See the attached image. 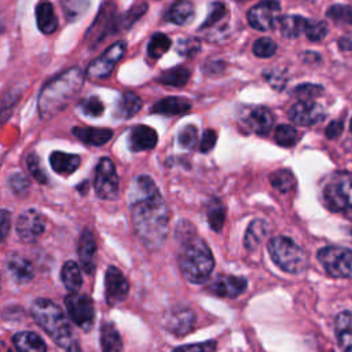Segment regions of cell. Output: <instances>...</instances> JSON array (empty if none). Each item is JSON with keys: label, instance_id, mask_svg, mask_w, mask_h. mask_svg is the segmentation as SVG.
<instances>
[{"label": "cell", "instance_id": "13", "mask_svg": "<svg viewBox=\"0 0 352 352\" xmlns=\"http://www.w3.org/2000/svg\"><path fill=\"white\" fill-rule=\"evenodd\" d=\"M129 293V283L124 274L114 265L107 267L104 274V298L111 307L120 304Z\"/></svg>", "mask_w": 352, "mask_h": 352}, {"label": "cell", "instance_id": "36", "mask_svg": "<svg viewBox=\"0 0 352 352\" xmlns=\"http://www.w3.org/2000/svg\"><path fill=\"white\" fill-rule=\"evenodd\" d=\"M147 11V4L142 3L138 6H133L132 8H129L128 11H125L124 14L118 15L116 18V25H114V33L120 32V30H126L129 29L135 22H138L140 19V16H143Z\"/></svg>", "mask_w": 352, "mask_h": 352}, {"label": "cell", "instance_id": "5", "mask_svg": "<svg viewBox=\"0 0 352 352\" xmlns=\"http://www.w3.org/2000/svg\"><path fill=\"white\" fill-rule=\"evenodd\" d=\"M267 249L272 261L285 272L297 275L308 268L307 253L289 236L278 235L271 238Z\"/></svg>", "mask_w": 352, "mask_h": 352}, {"label": "cell", "instance_id": "53", "mask_svg": "<svg viewBox=\"0 0 352 352\" xmlns=\"http://www.w3.org/2000/svg\"><path fill=\"white\" fill-rule=\"evenodd\" d=\"M344 131V122L341 120H333L327 126H326V136L329 139H337Z\"/></svg>", "mask_w": 352, "mask_h": 352}, {"label": "cell", "instance_id": "57", "mask_svg": "<svg viewBox=\"0 0 352 352\" xmlns=\"http://www.w3.org/2000/svg\"><path fill=\"white\" fill-rule=\"evenodd\" d=\"M349 128H351V132H352V118H351V122H349Z\"/></svg>", "mask_w": 352, "mask_h": 352}, {"label": "cell", "instance_id": "51", "mask_svg": "<svg viewBox=\"0 0 352 352\" xmlns=\"http://www.w3.org/2000/svg\"><path fill=\"white\" fill-rule=\"evenodd\" d=\"M201 48V43L197 38L188 37L177 43V52L184 58H192Z\"/></svg>", "mask_w": 352, "mask_h": 352}, {"label": "cell", "instance_id": "47", "mask_svg": "<svg viewBox=\"0 0 352 352\" xmlns=\"http://www.w3.org/2000/svg\"><path fill=\"white\" fill-rule=\"evenodd\" d=\"M80 109L85 116L89 117H100L104 111L103 103L98 96H89L80 102Z\"/></svg>", "mask_w": 352, "mask_h": 352}, {"label": "cell", "instance_id": "24", "mask_svg": "<svg viewBox=\"0 0 352 352\" xmlns=\"http://www.w3.org/2000/svg\"><path fill=\"white\" fill-rule=\"evenodd\" d=\"M336 336L342 352H352V312L342 311L336 316Z\"/></svg>", "mask_w": 352, "mask_h": 352}, {"label": "cell", "instance_id": "46", "mask_svg": "<svg viewBox=\"0 0 352 352\" xmlns=\"http://www.w3.org/2000/svg\"><path fill=\"white\" fill-rule=\"evenodd\" d=\"M177 142L183 148H194L198 143V131L194 125H184L177 135Z\"/></svg>", "mask_w": 352, "mask_h": 352}, {"label": "cell", "instance_id": "30", "mask_svg": "<svg viewBox=\"0 0 352 352\" xmlns=\"http://www.w3.org/2000/svg\"><path fill=\"white\" fill-rule=\"evenodd\" d=\"M60 280L69 293H77L82 285V276L80 267L76 261L69 260L60 270Z\"/></svg>", "mask_w": 352, "mask_h": 352}, {"label": "cell", "instance_id": "49", "mask_svg": "<svg viewBox=\"0 0 352 352\" xmlns=\"http://www.w3.org/2000/svg\"><path fill=\"white\" fill-rule=\"evenodd\" d=\"M217 342L214 340H208L204 342L180 345L172 349V352H216Z\"/></svg>", "mask_w": 352, "mask_h": 352}, {"label": "cell", "instance_id": "11", "mask_svg": "<svg viewBox=\"0 0 352 352\" xmlns=\"http://www.w3.org/2000/svg\"><path fill=\"white\" fill-rule=\"evenodd\" d=\"M280 4L278 0H263L248 11V22L256 30H271L280 21Z\"/></svg>", "mask_w": 352, "mask_h": 352}, {"label": "cell", "instance_id": "19", "mask_svg": "<svg viewBox=\"0 0 352 352\" xmlns=\"http://www.w3.org/2000/svg\"><path fill=\"white\" fill-rule=\"evenodd\" d=\"M128 147L131 151H143L151 150L157 146L158 135L157 132L147 125H135L128 133Z\"/></svg>", "mask_w": 352, "mask_h": 352}, {"label": "cell", "instance_id": "22", "mask_svg": "<svg viewBox=\"0 0 352 352\" xmlns=\"http://www.w3.org/2000/svg\"><path fill=\"white\" fill-rule=\"evenodd\" d=\"M36 23L41 33L52 34L58 28V18L50 0H40L36 6Z\"/></svg>", "mask_w": 352, "mask_h": 352}, {"label": "cell", "instance_id": "32", "mask_svg": "<svg viewBox=\"0 0 352 352\" xmlns=\"http://www.w3.org/2000/svg\"><path fill=\"white\" fill-rule=\"evenodd\" d=\"M142 99L133 92H125L116 104V116L121 118H131L142 109Z\"/></svg>", "mask_w": 352, "mask_h": 352}, {"label": "cell", "instance_id": "40", "mask_svg": "<svg viewBox=\"0 0 352 352\" xmlns=\"http://www.w3.org/2000/svg\"><path fill=\"white\" fill-rule=\"evenodd\" d=\"M227 18L226 4L221 1H214L210 4V10L208 12L206 19L201 25V30H212L216 25L221 23Z\"/></svg>", "mask_w": 352, "mask_h": 352}, {"label": "cell", "instance_id": "44", "mask_svg": "<svg viewBox=\"0 0 352 352\" xmlns=\"http://www.w3.org/2000/svg\"><path fill=\"white\" fill-rule=\"evenodd\" d=\"M276 52V43L270 37H260L253 43V54L257 58H271Z\"/></svg>", "mask_w": 352, "mask_h": 352}, {"label": "cell", "instance_id": "41", "mask_svg": "<svg viewBox=\"0 0 352 352\" xmlns=\"http://www.w3.org/2000/svg\"><path fill=\"white\" fill-rule=\"evenodd\" d=\"M298 140V132L294 126L280 124L275 129V142L282 147H292Z\"/></svg>", "mask_w": 352, "mask_h": 352}, {"label": "cell", "instance_id": "34", "mask_svg": "<svg viewBox=\"0 0 352 352\" xmlns=\"http://www.w3.org/2000/svg\"><path fill=\"white\" fill-rule=\"evenodd\" d=\"M206 217L210 228L220 232L226 220V208L219 198H210L206 202Z\"/></svg>", "mask_w": 352, "mask_h": 352}, {"label": "cell", "instance_id": "43", "mask_svg": "<svg viewBox=\"0 0 352 352\" xmlns=\"http://www.w3.org/2000/svg\"><path fill=\"white\" fill-rule=\"evenodd\" d=\"M304 33L311 41H320L327 36L329 29H327V25L323 21L308 19Z\"/></svg>", "mask_w": 352, "mask_h": 352}, {"label": "cell", "instance_id": "15", "mask_svg": "<svg viewBox=\"0 0 352 352\" xmlns=\"http://www.w3.org/2000/svg\"><path fill=\"white\" fill-rule=\"evenodd\" d=\"M289 118L296 125L311 126L324 118V109L315 100H298L289 109Z\"/></svg>", "mask_w": 352, "mask_h": 352}, {"label": "cell", "instance_id": "42", "mask_svg": "<svg viewBox=\"0 0 352 352\" xmlns=\"http://www.w3.org/2000/svg\"><path fill=\"white\" fill-rule=\"evenodd\" d=\"M327 18H330L333 22L342 23V25H351L352 26V7L345 4H333L326 11Z\"/></svg>", "mask_w": 352, "mask_h": 352}, {"label": "cell", "instance_id": "50", "mask_svg": "<svg viewBox=\"0 0 352 352\" xmlns=\"http://www.w3.org/2000/svg\"><path fill=\"white\" fill-rule=\"evenodd\" d=\"M8 186L16 195H25L30 187V183L23 173L15 172L8 177Z\"/></svg>", "mask_w": 352, "mask_h": 352}, {"label": "cell", "instance_id": "37", "mask_svg": "<svg viewBox=\"0 0 352 352\" xmlns=\"http://www.w3.org/2000/svg\"><path fill=\"white\" fill-rule=\"evenodd\" d=\"M271 186L279 192H289L296 187V177L289 169H278L270 175Z\"/></svg>", "mask_w": 352, "mask_h": 352}, {"label": "cell", "instance_id": "1", "mask_svg": "<svg viewBox=\"0 0 352 352\" xmlns=\"http://www.w3.org/2000/svg\"><path fill=\"white\" fill-rule=\"evenodd\" d=\"M128 204L135 235L148 249H158L168 236L170 212L150 176L140 175L133 179Z\"/></svg>", "mask_w": 352, "mask_h": 352}, {"label": "cell", "instance_id": "33", "mask_svg": "<svg viewBox=\"0 0 352 352\" xmlns=\"http://www.w3.org/2000/svg\"><path fill=\"white\" fill-rule=\"evenodd\" d=\"M307 22H308V19H305L301 15H285L279 21L280 33L283 37L296 38L301 33L305 32Z\"/></svg>", "mask_w": 352, "mask_h": 352}, {"label": "cell", "instance_id": "3", "mask_svg": "<svg viewBox=\"0 0 352 352\" xmlns=\"http://www.w3.org/2000/svg\"><path fill=\"white\" fill-rule=\"evenodd\" d=\"M84 72L80 67H70L51 78L40 91L37 109L43 120H50L59 114L74 95L81 89Z\"/></svg>", "mask_w": 352, "mask_h": 352}, {"label": "cell", "instance_id": "7", "mask_svg": "<svg viewBox=\"0 0 352 352\" xmlns=\"http://www.w3.org/2000/svg\"><path fill=\"white\" fill-rule=\"evenodd\" d=\"M318 260L326 272L334 278H352V250L342 246H324L318 252Z\"/></svg>", "mask_w": 352, "mask_h": 352}, {"label": "cell", "instance_id": "9", "mask_svg": "<svg viewBox=\"0 0 352 352\" xmlns=\"http://www.w3.org/2000/svg\"><path fill=\"white\" fill-rule=\"evenodd\" d=\"M94 188L100 199L113 201L118 197V176L111 158L102 157L96 164Z\"/></svg>", "mask_w": 352, "mask_h": 352}, {"label": "cell", "instance_id": "38", "mask_svg": "<svg viewBox=\"0 0 352 352\" xmlns=\"http://www.w3.org/2000/svg\"><path fill=\"white\" fill-rule=\"evenodd\" d=\"M172 45L170 38L164 33H154L147 44V55L151 60L160 59Z\"/></svg>", "mask_w": 352, "mask_h": 352}, {"label": "cell", "instance_id": "39", "mask_svg": "<svg viewBox=\"0 0 352 352\" xmlns=\"http://www.w3.org/2000/svg\"><path fill=\"white\" fill-rule=\"evenodd\" d=\"M62 11L69 22L78 21L85 15L89 7V0H60Z\"/></svg>", "mask_w": 352, "mask_h": 352}, {"label": "cell", "instance_id": "27", "mask_svg": "<svg viewBox=\"0 0 352 352\" xmlns=\"http://www.w3.org/2000/svg\"><path fill=\"white\" fill-rule=\"evenodd\" d=\"M50 165L59 175H70L80 166V157L63 151H54L50 155Z\"/></svg>", "mask_w": 352, "mask_h": 352}, {"label": "cell", "instance_id": "20", "mask_svg": "<svg viewBox=\"0 0 352 352\" xmlns=\"http://www.w3.org/2000/svg\"><path fill=\"white\" fill-rule=\"evenodd\" d=\"M6 267H7V272H8L10 278L18 285L29 283L34 276V270H33L32 263L21 254L12 253L8 257Z\"/></svg>", "mask_w": 352, "mask_h": 352}, {"label": "cell", "instance_id": "6", "mask_svg": "<svg viewBox=\"0 0 352 352\" xmlns=\"http://www.w3.org/2000/svg\"><path fill=\"white\" fill-rule=\"evenodd\" d=\"M323 201L331 212H352V173L345 170L333 173L324 184Z\"/></svg>", "mask_w": 352, "mask_h": 352}, {"label": "cell", "instance_id": "35", "mask_svg": "<svg viewBox=\"0 0 352 352\" xmlns=\"http://www.w3.org/2000/svg\"><path fill=\"white\" fill-rule=\"evenodd\" d=\"M267 223L261 219H256L253 220L246 232H245V238H243V243H245V248L248 250H254L263 241V238L267 235Z\"/></svg>", "mask_w": 352, "mask_h": 352}, {"label": "cell", "instance_id": "4", "mask_svg": "<svg viewBox=\"0 0 352 352\" xmlns=\"http://www.w3.org/2000/svg\"><path fill=\"white\" fill-rule=\"evenodd\" d=\"M36 323L65 352H82L77 336L62 309L48 298H37L30 308Z\"/></svg>", "mask_w": 352, "mask_h": 352}, {"label": "cell", "instance_id": "12", "mask_svg": "<svg viewBox=\"0 0 352 352\" xmlns=\"http://www.w3.org/2000/svg\"><path fill=\"white\" fill-rule=\"evenodd\" d=\"M15 230L18 238L22 242L32 243L43 235L45 230V220L43 214L36 209H28L19 214Z\"/></svg>", "mask_w": 352, "mask_h": 352}, {"label": "cell", "instance_id": "25", "mask_svg": "<svg viewBox=\"0 0 352 352\" xmlns=\"http://www.w3.org/2000/svg\"><path fill=\"white\" fill-rule=\"evenodd\" d=\"M12 344L18 352H45L47 345L43 338L33 331H19L14 334Z\"/></svg>", "mask_w": 352, "mask_h": 352}, {"label": "cell", "instance_id": "10", "mask_svg": "<svg viewBox=\"0 0 352 352\" xmlns=\"http://www.w3.org/2000/svg\"><path fill=\"white\" fill-rule=\"evenodd\" d=\"M126 50V43L122 40L116 41L111 44L99 58L92 60L87 67V76L91 80H103L107 78L113 69L116 67L117 62L124 56Z\"/></svg>", "mask_w": 352, "mask_h": 352}, {"label": "cell", "instance_id": "28", "mask_svg": "<svg viewBox=\"0 0 352 352\" xmlns=\"http://www.w3.org/2000/svg\"><path fill=\"white\" fill-rule=\"evenodd\" d=\"M249 125L254 133L261 135V136L268 135L274 125L272 113L267 107H263V106L253 109L249 116Z\"/></svg>", "mask_w": 352, "mask_h": 352}, {"label": "cell", "instance_id": "56", "mask_svg": "<svg viewBox=\"0 0 352 352\" xmlns=\"http://www.w3.org/2000/svg\"><path fill=\"white\" fill-rule=\"evenodd\" d=\"M338 47L342 51H352V33L341 36L338 40Z\"/></svg>", "mask_w": 352, "mask_h": 352}, {"label": "cell", "instance_id": "45", "mask_svg": "<svg viewBox=\"0 0 352 352\" xmlns=\"http://www.w3.org/2000/svg\"><path fill=\"white\" fill-rule=\"evenodd\" d=\"M323 94V87L318 84L305 82L293 89V95L297 96L300 100H312L314 98H318Z\"/></svg>", "mask_w": 352, "mask_h": 352}, {"label": "cell", "instance_id": "21", "mask_svg": "<svg viewBox=\"0 0 352 352\" xmlns=\"http://www.w3.org/2000/svg\"><path fill=\"white\" fill-rule=\"evenodd\" d=\"M73 135L82 143L89 146H103L111 136L113 131L109 128H94V126H74Z\"/></svg>", "mask_w": 352, "mask_h": 352}, {"label": "cell", "instance_id": "17", "mask_svg": "<svg viewBox=\"0 0 352 352\" xmlns=\"http://www.w3.org/2000/svg\"><path fill=\"white\" fill-rule=\"evenodd\" d=\"M77 254L82 270L92 275L96 267V242L89 228H84L78 236Z\"/></svg>", "mask_w": 352, "mask_h": 352}, {"label": "cell", "instance_id": "54", "mask_svg": "<svg viewBox=\"0 0 352 352\" xmlns=\"http://www.w3.org/2000/svg\"><path fill=\"white\" fill-rule=\"evenodd\" d=\"M267 78L270 81V84L276 88V89H280L283 88L285 82H286V78L283 77V73L282 72H272L271 74H267Z\"/></svg>", "mask_w": 352, "mask_h": 352}, {"label": "cell", "instance_id": "14", "mask_svg": "<svg viewBox=\"0 0 352 352\" xmlns=\"http://www.w3.org/2000/svg\"><path fill=\"white\" fill-rule=\"evenodd\" d=\"M116 11L114 6L110 3H104L98 12L94 23L91 25L89 30L87 32V40L91 43V45H95L100 43L107 34L114 33V25H116Z\"/></svg>", "mask_w": 352, "mask_h": 352}, {"label": "cell", "instance_id": "8", "mask_svg": "<svg viewBox=\"0 0 352 352\" xmlns=\"http://www.w3.org/2000/svg\"><path fill=\"white\" fill-rule=\"evenodd\" d=\"M69 318L82 331H89L95 322V308L89 296L84 293H69L65 297Z\"/></svg>", "mask_w": 352, "mask_h": 352}, {"label": "cell", "instance_id": "23", "mask_svg": "<svg viewBox=\"0 0 352 352\" xmlns=\"http://www.w3.org/2000/svg\"><path fill=\"white\" fill-rule=\"evenodd\" d=\"M190 109H191V103L187 99L177 98V96H168L158 100L151 107L150 111L155 114L173 117V116H183L187 111H190Z\"/></svg>", "mask_w": 352, "mask_h": 352}, {"label": "cell", "instance_id": "29", "mask_svg": "<svg viewBox=\"0 0 352 352\" xmlns=\"http://www.w3.org/2000/svg\"><path fill=\"white\" fill-rule=\"evenodd\" d=\"M100 349L102 352H121L122 351V340L116 329V326L110 322H104L100 327Z\"/></svg>", "mask_w": 352, "mask_h": 352}, {"label": "cell", "instance_id": "18", "mask_svg": "<svg viewBox=\"0 0 352 352\" xmlns=\"http://www.w3.org/2000/svg\"><path fill=\"white\" fill-rule=\"evenodd\" d=\"M248 286V280L235 275H220L209 286V292L224 298H235L241 296Z\"/></svg>", "mask_w": 352, "mask_h": 352}, {"label": "cell", "instance_id": "16", "mask_svg": "<svg viewBox=\"0 0 352 352\" xmlns=\"http://www.w3.org/2000/svg\"><path fill=\"white\" fill-rule=\"evenodd\" d=\"M195 326V315L187 307L173 308L164 320V327L173 336L183 337Z\"/></svg>", "mask_w": 352, "mask_h": 352}, {"label": "cell", "instance_id": "55", "mask_svg": "<svg viewBox=\"0 0 352 352\" xmlns=\"http://www.w3.org/2000/svg\"><path fill=\"white\" fill-rule=\"evenodd\" d=\"M10 226H11V213L7 209H3L1 210V239L3 241L8 235Z\"/></svg>", "mask_w": 352, "mask_h": 352}, {"label": "cell", "instance_id": "48", "mask_svg": "<svg viewBox=\"0 0 352 352\" xmlns=\"http://www.w3.org/2000/svg\"><path fill=\"white\" fill-rule=\"evenodd\" d=\"M26 165H28V169H29V172H30V175L33 176L34 180H37L41 184L48 183V177H47L45 172L43 170L41 165H40V160H38L37 154L30 153L26 158Z\"/></svg>", "mask_w": 352, "mask_h": 352}, {"label": "cell", "instance_id": "26", "mask_svg": "<svg viewBox=\"0 0 352 352\" xmlns=\"http://www.w3.org/2000/svg\"><path fill=\"white\" fill-rule=\"evenodd\" d=\"M194 18V6L190 0H176L165 12V19L175 25H186Z\"/></svg>", "mask_w": 352, "mask_h": 352}, {"label": "cell", "instance_id": "52", "mask_svg": "<svg viewBox=\"0 0 352 352\" xmlns=\"http://www.w3.org/2000/svg\"><path fill=\"white\" fill-rule=\"evenodd\" d=\"M216 140H217V135L213 129H206L198 143V150L201 153H209L214 144H216Z\"/></svg>", "mask_w": 352, "mask_h": 352}, {"label": "cell", "instance_id": "2", "mask_svg": "<svg viewBox=\"0 0 352 352\" xmlns=\"http://www.w3.org/2000/svg\"><path fill=\"white\" fill-rule=\"evenodd\" d=\"M180 239L179 268L186 280L190 283H205L213 272L214 258L206 242L195 234L192 224L180 221L177 226Z\"/></svg>", "mask_w": 352, "mask_h": 352}, {"label": "cell", "instance_id": "31", "mask_svg": "<svg viewBox=\"0 0 352 352\" xmlns=\"http://www.w3.org/2000/svg\"><path fill=\"white\" fill-rule=\"evenodd\" d=\"M190 70L184 66H175L170 69H166L161 72V74L157 77V81L162 85L168 87H183L187 84L190 78Z\"/></svg>", "mask_w": 352, "mask_h": 352}]
</instances>
